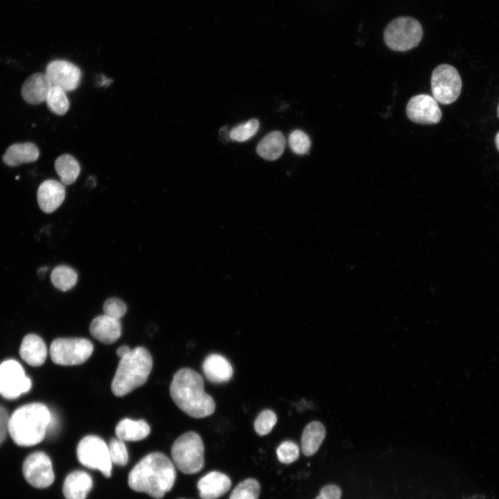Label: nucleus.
Here are the masks:
<instances>
[{
	"mask_svg": "<svg viewBox=\"0 0 499 499\" xmlns=\"http://www.w3.org/2000/svg\"><path fill=\"white\" fill-rule=\"evenodd\" d=\"M9 419L6 410L0 405V444L4 441L8 432Z\"/></svg>",
	"mask_w": 499,
	"mask_h": 499,
	"instance_id": "nucleus-36",
	"label": "nucleus"
},
{
	"mask_svg": "<svg viewBox=\"0 0 499 499\" xmlns=\"http://www.w3.org/2000/svg\"><path fill=\"white\" fill-rule=\"evenodd\" d=\"M51 419V413L44 404H26L10 417L8 432L17 445L31 446L44 439Z\"/></svg>",
	"mask_w": 499,
	"mask_h": 499,
	"instance_id": "nucleus-3",
	"label": "nucleus"
},
{
	"mask_svg": "<svg viewBox=\"0 0 499 499\" xmlns=\"http://www.w3.org/2000/svg\"><path fill=\"white\" fill-rule=\"evenodd\" d=\"M495 143L498 150L499 151V132L497 133L495 137Z\"/></svg>",
	"mask_w": 499,
	"mask_h": 499,
	"instance_id": "nucleus-38",
	"label": "nucleus"
},
{
	"mask_svg": "<svg viewBox=\"0 0 499 499\" xmlns=\"http://www.w3.org/2000/svg\"><path fill=\"white\" fill-rule=\"evenodd\" d=\"M326 435L323 424L319 421L309 423L304 429L301 445V450L306 456L313 455L320 447Z\"/></svg>",
	"mask_w": 499,
	"mask_h": 499,
	"instance_id": "nucleus-23",
	"label": "nucleus"
},
{
	"mask_svg": "<svg viewBox=\"0 0 499 499\" xmlns=\"http://www.w3.org/2000/svg\"><path fill=\"white\" fill-rule=\"evenodd\" d=\"M497 114H498V117L499 118V104H498V109H497Z\"/></svg>",
	"mask_w": 499,
	"mask_h": 499,
	"instance_id": "nucleus-39",
	"label": "nucleus"
},
{
	"mask_svg": "<svg viewBox=\"0 0 499 499\" xmlns=\"http://www.w3.org/2000/svg\"><path fill=\"white\" fill-rule=\"evenodd\" d=\"M51 281L57 289L66 292L75 286L78 281V274L69 266L58 265L52 270Z\"/></svg>",
	"mask_w": 499,
	"mask_h": 499,
	"instance_id": "nucleus-26",
	"label": "nucleus"
},
{
	"mask_svg": "<svg viewBox=\"0 0 499 499\" xmlns=\"http://www.w3.org/2000/svg\"><path fill=\"white\" fill-rule=\"evenodd\" d=\"M206 378L211 383H222L230 380L233 369L230 362L222 356L211 353L206 357L202 364Z\"/></svg>",
	"mask_w": 499,
	"mask_h": 499,
	"instance_id": "nucleus-18",
	"label": "nucleus"
},
{
	"mask_svg": "<svg viewBox=\"0 0 499 499\" xmlns=\"http://www.w3.org/2000/svg\"><path fill=\"white\" fill-rule=\"evenodd\" d=\"M31 380L21 365L15 360L0 364V394L8 399H15L31 388Z\"/></svg>",
	"mask_w": 499,
	"mask_h": 499,
	"instance_id": "nucleus-10",
	"label": "nucleus"
},
{
	"mask_svg": "<svg viewBox=\"0 0 499 499\" xmlns=\"http://www.w3.org/2000/svg\"><path fill=\"white\" fill-rule=\"evenodd\" d=\"M422 37L421 24L410 17H400L392 20L383 35L385 44L395 51H407L417 46Z\"/></svg>",
	"mask_w": 499,
	"mask_h": 499,
	"instance_id": "nucleus-6",
	"label": "nucleus"
},
{
	"mask_svg": "<svg viewBox=\"0 0 499 499\" xmlns=\"http://www.w3.org/2000/svg\"><path fill=\"white\" fill-rule=\"evenodd\" d=\"M91 342L82 338H62L54 340L50 347L53 362L60 365H77L85 362L93 353Z\"/></svg>",
	"mask_w": 499,
	"mask_h": 499,
	"instance_id": "nucleus-7",
	"label": "nucleus"
},
{
	"mask_svg": "<svg viewBox=\"0 0 499 499\" xmlns=\"http://www.w3.org/2000/svg\"><path fill=\"white\" fill-rule=\"evenodd\" d=\"M259 128V121L252 119L245 123L235 126L229 132V137L234 141H245L252 137Z\"/></svg>",
	"mask_w": 499,
	"mask_h": 499,
	"instance_id": "nucleus-29",
	"label": "nucleus"
},
{
	"mask_svg": "<svg viewBox=\"0 0 499 499\" xmlns=\"http://www.w3.org/2000/svg\"><path fill=\"white\" fill-rule=\"evenodd\" d=\"M21 358L33 367L44 364L47 356V348L43 340L35 334L26 335L19 348Z\"/></svg>",
	"mask_w": 499,
	"mask_h": 499,
	"instance_id": "nucleus-20",
	"label": "nucleus"
},
{
	"mask_svg": "<svg viewBox=\"0 0 499 499\" xmlns=\"http://www.w3.org/2000/svg\"><path fill=\"white\" fill-rule=\"evenodd\" d=\"M76 453L78 461L85 466L98 470L106 478L111 476L112 462L108 446L100 437L95 435L83 437L78 444Z\"/></svg>",
	"mask_w": 499,
	"mask_h": 499,
	"instance_id": "nucleus-8",
	"label": "nucleus"
},
{
	"mask_svg": "<svg viewBox=\"0 0 499 499\" xmlns=\"http://www.w3.org/2000/svg\"><path fill=\"white\" fill-rule=\"evenodd\" d=\"M108 446L110 457L112 463L119 466H125L128 462V453L123 440L114 438Z\"/></svg>",
	"mask_w": 499,
	"mask_h": 499,
	"instance_id": "nucleus-31",
	"label": "nucleus"
},
{
	"mask_svg": "<svg viewBox=\"0 0 499 499\" xmlns=\"http://www.w3.org/2000/svg\"><path fill=\"white\" fill-rule=\"evenodd\" d=\"M46 75L52 86H57L65 91L76 89L81 80V71L74 64L63 60L49 62L46 68Z\"/></svg>",
	"mask_w": 499,
	"mask_h": 499,
	"instance_id": "nucleus-13",
	"label": "nucleus"
},
{
	"mask_svg": "<svg viewBox=\"0 0 499 499\" xmlns=\"http://www.w3.org/2000/svg\"><path fill=\"white\" fill-rule=\"evenodd\" d=\"M150 432V428L143 419L125 418L120 421L115 428L117 438L123 441H140L148 437Z\"/></svg>",
	"mask_w": 499,
	"mask_h": 499,
	"instance_id": "nucleus-22",
	"label": "nucleus"
},
{
	"mask_svg": "<svg viewBox=\"0 0 499 499\" xmlns=\"http://www.w3.org/2000/svg\"><path fill=\"white\" fill-rule=\"evenodd\" d=\"M277 455L280 462L286 464H291L299 458V446L292 441H285L277 447Z\"/></svg>",
	"mask_w": 499,
	"mask_h": 499,
	"instance_id": "nucleus-32",
	"label": "nucleus"
},
{
	"mask_svg": "<svg viewBox=\"0 0 499 499\" xmlns=\"http://www.w3.org/2000/svg\"><path fill=\"white\" fill-rule=\"evenodd\" d=\"M120 319L101 315L96 317L91 322L89 331L97 340L104 344H112L121 335Z\"/></svg>",
	"mask_w": 499,
	"mask_h": 499,
	"instance_id": "nucleus-17",
	"label": "nucleus"
},
{
	"mask_svg": "<svg viewBox=\"0 0 499 499\" xmlns=\"http://www.w3.org/2000/svg\"><path fill=\"white\" fill-rule=\"evenodd\" d=\"M103 309L105 315L120 319L126 313L127 306L121 299L111 297L104 302Z\"/></svg>",
	"mask_w": 499,
	"mask_h": 499,
	"instance_id": "nucleus-34",
	"label": "nucleus"
},
{
	"mask_svg": "<svg viewBox=\"0 0 499 499\" xmlns=\"http://www.w3.org/2000/svg\"><path fill=\"white\" fill-rule=\"evenodd\" d=\"M288 143L292 150L297 155L306 154L310 147V138L299 130H294L290 133Z\"/></svg>",
	"mask_w": 499,
	"mask_h": 499,
	"instance_id": "nucleus-33",
	"label": "nucleus"
},
{
	"mask_svg": "<svg viewBox=\"0 0 499 499\" xmlns=\"http://www.w3.org/2000/svg\"><path fill=\"white\" fill-rule=\"evenodd\" d=\"M342 496L341 489L333 484L324 486L319 491L315 499H340Z\"/></svg>",
	"mask_w": 499,
	"mask_h": 499,
	"instance_id": "nucleus-35",
	"label": "nucleus"
},
{
	"mask_svg": "<svg viewBox=\"0 0 499 499\" xmlns=\"http://www.w3.org/2000/svg\"><path fill=\"white\" fill-rule=\"evenodd\" d=\"M277 421L276 414L270 410H264L256 417L254 428L260 436H264L271 432Z\"/></svg>",
	"mask_w": 499,
	"mask_h": 499,
	"instance_id": "nucleus-30",
	"label": "nucleus"
},
{
	"mask_svg": "<svg viewBox=\"0 0 499 499\" xmlns=\"http://www.w3.org/2000/svg\"><path fill=\"white\" fill-rule=\"evenodd\" d=\"M130 351H131V349H130L129 347H128L126 345H123L117 349L116 354L119 357H120L121 358L124 357L125 356H126L128 353H129Z\"/></svg>",
	"mask_w": 499,
	"mask_h": 499,
	"instance_id": "nucleus-37",
	"label": "nucleus"
},
{
	"mask_svg": "<svg viewBox=\"0 0 499 499\" xmlns=\"http://www.w3.org/2000/svg\"><path fill=\"white\" fill-rule=\"evenodd\" d=\"M173 462L185 474H194L204 466V447L195 432H186L176 439L171 447Z\"/></svg>",
	"mask_w": 499,
	"mask_h": 499,
	"instance_id": "nucleus-5",
	"label": "nucleus"
},
{
	"mask_svg": "<svg viewBox=\"0 0 499 499\" xmlns=\"http://www.w3.org/2000/svg\"><path fill=\"white\" fill-rule=\"evenodd\" d=\"M197 486L202 499H218L229 490L231 481L226 474L213 471L202 477Z\"/></svg>",
	"mask_w": 499,
	"mask_h": 499,
	"instance_id": "nucleus-15",
	"label": "nucleus"
},
{
	"mask_svg": "<svg viewBox=\"0 0 499 499\" xmlns=\"http://www.w3.org/2000/svg\"><path fill=\"white\" fill-rule=\"evenodd\" d=\"M65 195V187L62 182L55 180H46L40 185L37 199L41 210L50 213L62 204Z\"/></svg>",
	"mask_w": 499,
	"mask_h": 499,
	"instance_id": "nucleus-14",
	"label": "nucleus"
},
{
	"mask_svg": "<svg viewBox=\"0 0 499 499\" xmlns=\"http://www.w3.org/2000/svg\"><path fill=\"white\" fill-rule=\"evenodd\" d=\"M175 466L166 455L154 452L143 457L131 470L128 485L134 491L162 498L173 487Z\"/></svg>",
	"mask_w": 499,
	"mask_h": 499,
	"instance_id": "nucleus-1",
	"label": "nucleus"
},
{
	"mask_svg": "<svg viewBox=\"0 0 499 499\" xmlns=\"http://www.w3.org/2000/svg\"><path fill=\"white\" fill-rule=\"evenodd\" d=\"M55 169L64 185L73 184L80 172L79 163L69 154L60 155L55 159Z\"/></svg>",
	"mask_w": 499,
	"mask_h": 499,
	"instance_id": "nucleus-25",
	"label": "nucleus"
},
{
	"mask_svg": "<svg viewBox=\"0 0 499 499\" xmlns=\"http://www.w3.org/2000/svg\"><path fill=\"white\" fill-rule=\"evenodd\" d=\"M52 85L46 73H35L24 82L21 93L24 100L31 105L46 101Z\"/></svg>",
	"mask_w": 499,
	"mask_h": 499,
	"instance_id": "nucleus-16",
	"label": "nucleus"
},
{
	"mask_svg": "<svg viewBox=\"0 0 499 499\" xmlns=\"http://www.w3.org/2000/svg\"><path fill=\"white\" fill-rule=\"evenodd\" d=\"M170 394L176 405L191 417H207L215 411V401L205 392L202 377L192 369L182 368L175 374Z\"/></svg>",
	"mask_w": 499,
	"mask_h": 499,
	"instance_id": "nucleus-2",
	"label": "nucleus"
},
{
	"mask_svg": "<svg viewBox=\"0 0 499 499\" xmlns=\"http://www.w3.org/2000/svg\"><path fill=\"white\" fill-rule=\"evenodd\" d=\"M261 487L254 478L240 482L232 491L229 499H259Z\"/></svg>",
	"mask_w": 499,
	"mask_h": 499,
	"instance_id": "nucleus-28",
	"label": "nucleus"
},
{
	"mask_svg": "<svg viewBox=\"0 0 499 499\" xmlns=\"http://www.w3.org/2000/svg\"><path fill=\"white\" fill-rule=\"evenodd\" d=\"M152 367V358L146 348L137 347L131 349L119 361L111 385L113 394L123 396L143 385Z\"/></svg>",
	"mask_w": 499,
	"mask_h": 499,
	"instance_id": "nucleus-4",
	"label": "nucleus"
},
{
	"mask_svg": "<svg viewBox=\"0 0 499 499\" xmlns=\"http://www.w3.org/2000/svg\"><path fill=\"white\" fill-rule=\"evenodd\" d=\"M92 486L93 480L89 473L75 471L66 477L63 484V494L66 499H86Z\"/></svg>",
	"mask_w": 499,
	"mask_h": 499,
	"instance_id": "nucleus-19",
	"label": "nucleus"
},
{
	"mask_svg": "<svg viewBox=\"0 0 499 499\" xmlns=\"http://www.w3.org/2000/svg\"><path fill=\"white\" fill-rule=\"evenodd\" d=\"M40 156L37 146L31 142L10 145L3 155V161L8 166H17L24 163L35 161Z\"/></svg>",
	"mask_w": 499,
	"mask_h": 499,
	"instance_id": "nucleus-21",
	"label": "nucleus"
},
{
	"mask_svg": "<svg viewBox=\"0 0 499 499\" xmlns=\"http://www.w3.org/2000/svg\"><path fill=\"white\" fill-rule=\"evenodd\" d=\"M286 139L279 131L270 132L265 136L256 146V152L262 158L272 161L277 159L283 153Z\"/></svg>",
	"mask_w": 499,
	"mask_h": 499,
	"instance_id": "nucleus-24",
	"label": "nucleus"
},
{
	"mask_svg": "<svg viewBox=\"0 0 499 499\" xmlns=\"http://www.w3.org/2000/svg\"><path fill=\"white\" fill-rule=\"evenodd\" d=\"M405 112L410 121L419 124H436L441 118L437 100L428 94H419L411 98Z\"/></svg>",
	"mask_w": 499,
	"mask_h": 499,
	"instance_id": "nucleus-12",
	"label": "nucleus"
},
{
	"mask_svg": "<svg viewBox=\"0 0 499 499\" xmlns=\"http://www.w3.org/2000/svg\"><path fill=\"white\" fill-rule=\"evenodd\" d=\"M46 102L49 109L58 115H64L69 108L66 91L57 86H52Z\"/></svg>",
	"mask_w": 499,
	"mask_h": 499,
	"instance_id": "nucleus-27",
	"label": "nucleus"
},
{
	"mask_svg": "<svg viewBox=\"0 0 499 499\" xmlns=\"http://www.w3.org/2000/svg\"><path fill=\"white\" fill-rule=\"evenodd\" d=\"M23 474L26 481L35 488H46L55 479L50 457L44 452H35L23 464Z\"/></svg>",
	"mask_w": 499,
	"mask_h": 499,
	"instance_id": "nucleus-11",
	"label": "nucleus"
},
{
	"mask_svg": "<svg viewBox=\"0 0 499 499\" xmlns=\"http://www.w3.org/2000/svg\"><path fill=\"white\" fill-rule=\"evenodd\" d=\"M461 89L462 80L454 67L443 64L435 68L431 76V91L437 102L451 104L457 99Z\"/></svg>",
	"mask_w": 499,
	"mask_h": 499,
	"instance_id": "nucleus-9",
	"label": "nucleus"
}]
</instances>
